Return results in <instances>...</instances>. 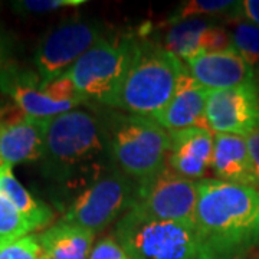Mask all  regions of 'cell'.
Wrapping results in <instances>:
<instances>
[{"label": "cell", "mask_w": 259, "mask_h": 259, "mask_svg": "<svg viewBox=\"0 0 259 259\" xmlns=\"http://www.w3.org/2000/svg\"><path fill=\"white\" fill-rule=\"evenodd\" d=\"M0 193L5 194L19 212L32 223L35 231L48 226L54 218L49 206L35 199L13 175L12 166L5 163L0 164Z\"/></svg>", "instance_id": "obj_18"}, {"label": "cell", "mask_w": 259, "mask_h": 259, "mask_svg": "<svg viewBox=\"0 0 259 259\" xmlns=\"http://www.w3.org/2000/svg\"><path fill=\"white\" fill-rule=\"evenodd\" d=\"M114 166L134 182L147 180L167 164L170 136L151 117L112 112L105 118Z\"/></svg>", "instance_id": "obj_4"}, {"label": "cell", "mask_w": 259, "mask_h": 259, "mask_svg": "<svg viewBox=\"0 0 259 259\" xmlns=\"http://www.w3.org/2000/svg\"><path fill=\"white\" fill-rule=\"evenodd\" d=\"M235 20H245V22H249L259 28V0L239 2Z\"/></svg>", "instance_id": "obj_27"}, {"label": "cell", "mask_w": 259, "mask_h": 259, "mask_svg": "<svg viewBox=\"0 0 259 259\" xmlns=\"http://www.w3.org/2000/svg\"><path fill=\"white\" fill-rule=\"evenodd\" d=\"M194 223L219 258H241L259 245V189L199 180Z\"/></svg>", "instance_id": "obj_2"}, {"label": "cell", "mask_w": 259, "mask_h": 259, "mask_svg": "<svg viewBox=\"0 0 259 259\" xmlns=\"http://www.w3.org/2000/svg\"><path fill=\"white\" fill-rule=\"evenodd\" d=\"M199 182L177 175L168 164L157 175L137 183L130 210L160 221L194 223Z\"/></svg>", "instance_id": "obj_9"}, {"label": "cell", "mask_w": 259, "mask_h": 259, "mask_svg": "<svg viewBox=\"0 0 259 259\" xmlns=\"http://www.w3.org/2000/svg\"><path fill=\"white\" fill-rule=\"evenodd\" d=\"M95 232L64 221L37 235L44 259H90Z\"/></svg>", "instance_id": "obj_17"}, {"label": "cell", "mask_w": 259, "mask_h": 259, "mask_svg": "<svg viewBox=\"0 0 259 259\" xmlns=\"http://www.w3.org/2000/svg\"><path fill=\"white\" fill-rule=\"evenodd\" d=\"M256 82H258V87H259V72L256 74Z\"/></svg>", "instance_id": "obj_30"}, {"label": "cell", "mask_w": 259, "mask_h": 259, "mask_svg": "<svg viewBox=\"0 0 259 259\" xmlns=\"http://www.w3.org/2000/svg\"><path fill=\"white\" fill-rule=\"evenodd\" d=\"M35 231L32 223L19 212L9 199L0 193V248Z\"/></svg>", "instance_id": "obj_21"}, {"label": "cell", "mask_w": 259, "mask_h": 259, "mask_svg": "<svg viewBox=\"0 0 259 259\" xmlns=\"http://www.w3.org/2000/svg\"><path fill=\"white\" fill-rule=\"evenodd\" d=\"M206 124L214 134L249 137L259 131V87L256 79L229 90L210 91Z\"/></svg>", "instance_id": "obj_10"}, {"label": "cell", "mask_w": 259, "mask_h": 259, "mask_svg": "<svg viewBox=\"0 0 259 259\" xmlns=\"http://www.w3.org/2000/svg\"><path fill=\"white\" fill-rule=\"evenodd\" d=\"M85 3V0H18L12 3V9L18 15H42L66 8H78Z\"/></svg>", "instance_id": "obj_23"}, {"label": "cell", "mask_w": 259, "mask_h": 259, "mask_svg": "<svg viewBox=\"0 0 259 259\" xmlns=\"http://www.w3.org/2000/svg\"><path fill=\"white\" fill-rule=\"evenodd\" d=\"M187 66L175 54L151 40H141L122 85L117 108L153 117L175 97Z\"/></svg>", "instance_id": "obj_5"}, {"label": "cell", "mask_w": 259, "mask_h": 259, "mask_svg": "<svg viewBox=\"0 0 259 259\" xmlns=\"http://www.w3.org/2000/svg\"><path fill=\"white\" fill-rule=\"evenodd\" d=\"M101 20L72 18L47 30L35 51V65L42 83L54 81L71 71L90 49L107 36Z\"/></svg>", "instance_id": "obj_7"}, {"label": "cell", "mask_w": 259, "mask_h": 259, "mask_svg": "<svg viewBox=\"0 0 259 259\" xmlns=\"http://www.w3.org/2000/svg\"><path fill=\"white\" fill-rule=\"evenodd\" d=\"M13 52V37L0 25V74L9 66V59Z\"/></svg>", "instance_id": "obj_28"}, {"label": "cell", "mask_w": 259, "mask_h": 259, "mask_svg": "<svg viewBox=\"0 0 259 259\" xmlns=\"http://www.w3.org/2000/svg\"><path fill=\"white\" fill-rule=\"evenodd\" d=\"M210 91L202 87L190 75L189 69L180 76L175 97L156 112L151 118L167 131H176L190 127L209 128L206 124V102Z\"/></svg>", "instance_id": "obj_15"}, {"label": "cell", "mask_w": 259, "mask_h": 259, "mask_svg": "<svg viewBox=\"0 0 259 259\" xmlns=\"http://www.w3.org/2000/svg\"><path fill=\"white\" fill-rule=\"evenodd\" d=\"M51 118H35L16 104L0 107V164L42 160Z\"/></svg>", "instance_id": "obj_11"}, {"label": "cell", "mask_w": 259, "mask_h": 259, "mask_svg": "<svg viewBox=\"0 0 259 259\" xmlns=\"http://www.w3.org/2000/svg\"><path fill=\"white\" fill-rule=\"evenodd\" d=\"M0 259H44L37 235H28L2 246Z\"/></svg>", "instance_id": "obj_24"}, {"label": "cell", "mask_w": 259, "mask_h": 259, "mask_svg": "<svg viewBox=\"0 0 259 259\" xmlns=\"http://www.w3.org/2000/svg\"><path fill=\"white\" fill-rule=\"evenodd\" d=\"M137 182L117 167L75 196L62 221L98 232L107 228L133 207Z\"/></svg>", "instance_id": "obj_8"}, {"label": "cell", "mask_w": 259, "mask_h": 259, "mask_svg": "<svg viewBox=\"0 0 259 259\" xmlns=\"http://www.w3.org/2000/svg\"><path fill=\"white\" fill-rule=\"evenodd\" d=\"M210 168L218 180L259 189L245 137L233 134H214Z\"/></svg>", "instance_id": "obj_16"}, {"label": "cell", "mask_w": 259, "mask_h": 259, "mask_svg": "<svg viewBox=\"0 0 259 259\" xmlns=\"http://www.w3.org/2000/svg\"><path fill=\"white\" fill-rule=\"evenodd\" d=\"M42 93L47 95L48 98H51L52 101L56 102H68V101H79L87 102L81 94L76 91L74 82L71 79V76L65 74L64 76H59L54 81L42 83L40 87Z\"/></svg>", "instance_id": "obj_25"}, {"label": "cell", "mask_w": 259, "mask_h": 259, "mask_svg": "<svg viewBox=\"0 0 259 259\" xmlns=\"http://www.w3.org/2000/svg\"><path fill=\"white\" fill-rule=\"evenodd\" d=\"M185 65L194 79L209 91L229 90L256 79V71L235 48L204 54Z\"/></svg>", "instance_id": "obj_14"}, {"label": "cell", "mask_w": 259, "mask_h": 259, "mask_svg": "<svg viewBox=\"0 0 259 259\" xmlns=\"http://www.w3.org/2000/svg\"><path fill=\"white\" fill-rule=\"evenodd\" d=\"M170 151L167 164L177 175L196 180L203 179L212 167L214 134L203 127L168 131Z\"/></svg>", "instance_id": "obj_13"}, {"label": "cell", "mask_w": 259, "mask_h": 259, "mask_svg": "<svg viewBox=\"0 0 259 259\" xmlns=\"http://www.w3.org/2000/svg\"><path fill=\"white\" fill-rule=\"evenodd\" d=\"M246 143H248V147H249L250 158H252L255 175H256L259 183V131L250 134L249 137H246Z\"/></svg>", "instance_id": "obj_29"}, {"label": "cell", "mask_w": 259, "mask_h": 259, "mask_svg": "<svg viewBox=\"0 0 259 259\" xmlns=\"http://www.w3.org/2000/svg\"><path fill=\"white\" fill-rule=\"evenodd\" d=\"M232 47L258 72L259 71V28L245 20H235L229 30Z\"/></svg>", "instance_id": "obj_22"}, {"label": "cell", "mask_w": 259, "mask_h": 259, "mask_svg": "<svg viewBox=\"0 0 259 259\" xmlns=\"http://www.w3.org/2000/svg\"><path fill=\"white\" fill-rule=\"evenodd\" d=\"M90 259H130V256L114 236H105L97 242Z\"/></svg>", "instance_id": "obj_26"}, {"label": "cell", "mask_w": 259, "mask_h": 259, "mask_svg": "<svg viewBox=\"0 0 259 259\" xmlns=\"http://www.w3.org/2000/svg\"><path fill=\"white\" fill-rule=\"evenodd\" d=\"M42 79L32 71H23L10 64L0 74V91L8 94L19 108L35 118H54L75 110L83 102H56L40 90Z\"/></svg>", "instance_id": "obj_12"}, {"label": "cell", "mask_w": 259, "mask_h": 259, "mask_svg": "<svg viewBox=\"0 0 259 259\" xmlns=\"http://www.w3.org/2000/svg\"><path fill=\"white\" fill-rule=\"evenodd\" d=\"M40 161L45 179L79 194L115 168L105 121L79 108L51 118Z\"/></svg>", "instance_id": "obj_1"}, {"label": "cell", "mask_w": 259, "mask_h": 259, "mask_svg": "<svg viewBox=\"0 0 259 259\" xmlns=\"http://www.w3.org/2000/svg\"><path fill=\"white\" fill-rule=\"evenodd\" d=\"M112 236L130 259H221L193 223L160 221L128 210Z\"/></svg>", "instance_id": "obj_3"}, {"label": "cell", "mask_w": 259, "mask_h": 259, "mask_svg": "<svg viewBox=\"0 0 259 259\" xmlns=\"http://www.w3.org/2000/svg\"><path fill=\"white\" fill-rule=\"evenodd\" d=\"M214 23V19H187L170 25L161 47L187 64L194 58L203 55V33Z\"/></svg>", "instance_id": "obj_19"}, {"label": "cell", "mask_w": 259, "mask_h": 259, "mask_svg": "<svg viewBox=\"0 0 259 259\" xmlns=\"http://www.w3.org/2000/svg\"><path fill=\"white\" fill-rule=\"evenodd\" d=\"M139 37L118 35L101 39L71 68L76 91L83 98L117 108L122 85L140 48Z\"/></svg>", "instance_id": "obj_6"}, {"label": "cell", "mask_w": 259, "mask_h": 259, "mask_svg": "<svg viewBox=\"0 0 259 259\" xmlns=\"http://www.w3.org/2000/svg\"><path fill=\"white\" fill-rule=\"evenodd\" d=\"M239 2L231 0H187L168 18L167 23L175 25L187 19H236Z\"/></svg>", "instance_id": "obj_20"}]
</instances>
